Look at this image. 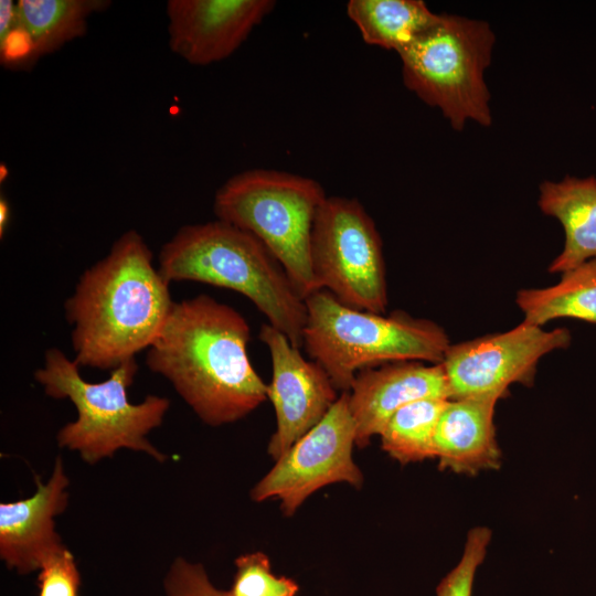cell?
Segmentation results:
<instances>
[{"label": "cell", "mask_w": 596, "mask_h": 596, "mask_svg": "<svg viewBox=\"0 0 596 596\" xmlns=\"http://www.w3.org/2000/svg\"><path fill=\"white\" fill-rule=\"evenodd\" d=\"M258 337L272 360L267 398L275 409L276 430L267 449L278 460L322 421L339 396L326 371L307 360L281 331L267 322L262 324Z\"/></svg>", "instance_id": "cell-11"}, {"label": "cell", "mask_w": 596, "mask_h": 596, "mask_svg": "<svg viewBox=\"0 0 596 596\" xmlns=\"http://www.w3.org/2000/svg\"><path fill=\"white\" fill-rule=\"evenodd\" d=\"M163 588L167 596H231L215 587L202 564L177 557L170 565Z\"/></svg>", "instance_id": "cell-23"}, {"label": "cell", "mask_w": 596, "mask_h": 596, "mask_svg": "<svg viewBox=\"0 0 596 596\" xmlns=\"http://www.w3.org/2000/svg\"><path fill=\"white\" fill-rule=\"evenodd\" d=\"M566 328L551 331L522 321L511 330L450 344L441 365L450 398H501L511 384L531 386L545 354L571 343Z\"/></svg>", "instance_id": "cell-10"}, {"label": "cell", "mask_w": 596, "mask_h": 596, "mask_svg": "<svg viewBox=\"0 0 596 596\" xmlns=\"http://www.w3.org/2000/svg\"><path fill=\"white\" fill-rule=\"evenodd\" d=\"M494 42L488 22L439 13L437 22L398 54L404 85L438 108L455 130L469 120L488 127L492 116L485 74Z\"/></svg>", "instance_id": "cell-7"}, {"label": "cell", "mask_w": 596, "mask_h": 596, "mask_svg": "<svg viewBox=\"0 0 596 596\" xmlns=\"http://www.w3.org/2000/svg\"><path fill=\"white\" fill-rule=\"evenodd\" d=\"M448 400L427 397L402 406L379 435L382 449L401 464L435 458V430Z\"/></svg>", "instance_id": "cell-20"}, {"label": "cell", "mask_w": 596, "mask_h": 596, "mask_svg": "<svg viewBox=\"0 0 596 596\" xmlns=\"http://www.w3.org/2000/svg\"><path fill=\"white\" fill-rule=\"evenodd\" d=\"M9 219V205L4 199L0 201V234L3 235V232L7 227Z\"/></svg>", "instance_id": "cell-26"}, {"label": "cell", "mask_w": 596, "mask_h": 596, "mask_svg": "<svg viewBox=\"0 0 596 596\" xmlns=\"http://www.w3.org/2000/svg\"><path fill=\"white\" fill-rule=\"evenodd\" d=\"M427 397L450 398L440 363L402 361L361 370L348 392L355 446H368L402 406Z\"/></svg>", "instance_id": "cell-14"}, {"label": "cell", "mask_w": 596, "mask_h": 596, "mask_svg": "<svg viewBox=\"0 0 596 596\" xmlns=\"http://www.w3.org/2000/svg\"><path fill=\"white\" fill-rule=\"evenodd\" d=\"M305 302L302 348L341 392L350 391L363 369L402 361L441 363L450 345L439 324L403 311L385 316L358 310L324 289L312 292Z\"/></svg>", "instance_id": "cell-4"}, {"label": "cell", "mask_w": 596, "mask_h": 596, "mask_svg": "<svg viewBox=\"0 0 596 596\" xmlns=\"http://www.w3.org/2000/svg\"><path fill=\"white\" fill-rule=\"evenodd\" d=\"M167 283L198 281L248 298L296 348H302L306 302L285 268L252 233L221 220L184 225L159 253Z\"/></svg>", "instance_id": "cell-3"}, {"label": "cell", "mask_w": 596, "mask_h": 596, "mask_svg": "<svg viewBox=\"0 0 596 596\" xmlns=\"http://www.w3.org/2000/svg\"><path fill=\"white\" fill-rule=\"evenodd\" d=\"M107 0H20L14 28L24 31L33 45L31 65L66 43L83 36L88 19L106 10Z\"/></svg>", "instance_id": "cell-17"}, {"label": "cell", "mask_w": 596, "mask_h": 596, "mask_svg": "<svg viewBox=\"0 0 596 596\" xmlns=\"http://www.w3.org/2000/svg\"><path fill=\"white\" fill-rule=\"evenodd\" d=\"M275 6L272 0H170L167 3L170 49L192 65L225 60Z\"/></svg>", "instance_id": "cell-12"}, {"label": "cell", "mask_w": 596, "mask_h": 596, "mask_svg": "<svg viewBox=\"0 0 596 596\" xmlns=\"http://www.w3.org/2000/svg\"><path fill=\"white\" fill-rule=\"evenodd\" d=\"M235 566L231 596H296L298 593L295 581L272 572L270 562L262 552L241 555Z\"/></svg>", "instance_id": "cell-21"}, {"label": "cell", "mask_w": 596, "mask_h": 596, "mask_svg": "<svg viewBox=\"0 0 596 596\" xmlns=\"http://www.w3.org/2000/svg\"><path fill=\"white\" fill-rule=\"evenodd\" d=\"M36 490L25 499L0 503V558L9 570L26 575L66 546L55 530V517L67 507L70 485L61 456L50 479L35 477Z\"/></svg>", "instance_id": "cell-13"}, {"label": "cell", "mask_w": 596, "mask_h": 596, "mask_svg": "<svg viewBox=\"0 0 596 596\" xmlns=\"http://www.w3.org/2000/svg\"><path fill=\"white\" fill-rule=\"evenodd\" d=\"M490 539L491 531L485 526L468 532L461 558L439 582L437 596H471L476 572L486 557Z\"/></svg>", "instance_id": "cell-22"}, {"label": "cell", "mask_w": 596, "mask_h": 596, "mask_svg": "<svg viewBox=\"0 0 596 596\" xmlns=\"http://www.w3.org/2000/svg\"><path fill=\"white\" fill-rule=\"evenodd\" d=\"M15 23V2L11 0L0 1V40H2Z\"/></svg>", "instance_id": "cell-25"}, {"label": "cell", "mask_w": 596, "mask_h": 596, "mask_svg": "<svg viewBox=\"0 0 596 596\" xmlns=\"http://www.w3.org/2000/svg\"><path fill=\"white\" fill-rule=\"evenodd\" d=\"M169 285L143 237L135 230L120 235L64 304L74 362L111 371L148 349L174 304Z\"/></svg>", "instance_id": "cell-2"}, {"label": "cell", "mask_w": 596, "mask_h": 596, "mask_svg": "<svg viewBox=\"0 0 596 596\" xmlns=\"http://www.w3.org/2000/svg\"><path fill=\"white\" fill-rule=\"evenodd\" d=\"M355 424L348 392H342L322 421L276 460L251 491L255 502L279 499L291 515L313 492L337 482L360 488L363 476L353 460Z\"/></svg>", "instance_id": "cell-9"}, {"label": "cell", "mask_w": 596, "mask_h": 596, "mask_svg": "<svg viewBox=\"0 0 596 596\" xmlns=\"http://www.w3.org/2000/svg\"><path fill=\"white\" fill-rule=\"evenodd\" d=\"M246 319L207 295L173 304L147 349L150 371L166 377L199 418L234 423L267 400V384L252 365Z\"/></svg>", "instance_id": "cell-1"}, {"label": "cell", "mask_w": 596, "mask_h": 596, "mask_svg": "<svg viewBox=\"0 0 596 596\" xmlns=\"http://www.w3.org/2000/svg\"><path fill=\"white\" fill-rule=\"evenodd\" d=\"M327 195L310 178L252 169L230 178L216 191L217 220L255 235L285 268L305 300L317 291L310 263L311 232Z\"/></svg>", "instance_id": "cell-6"}, {"label": "cell", "mask_w": 596, "mask_h": 596, "mask_svg": "<svg viewBox=\"0 0 596 596\" xmlns=\"http://www.w3.org/2000/svg\"><path fill=\"white\" fill-rule=\"evenodd\" d=\"M79 585V571L67 547L49 558L39 571V596H78Z\"/></svg>", "instance_id": "cell-24"}, {"label": "cell", "mask_w": 596, "mask_h": 596, "mask_svg": "<svg viewBox=\"0 0 596 596\" xmlns=\"http://www.w3.org/2000/svg\"><path fill=\"white\" fill-rule=\"evenodd\" d=\"M515 301L523 321L535 326L560 318L596 324V258L562 273L553 286L520 289Z\"/></svg>", "instance_id": "cell-19"}, {"label": "cell", "mask_w": 596, "mask_h": 596, "mask_svg": "<svg viewBox=\"0 0 596 596\" xmlns=\"http://www.w3.org/2000/svg\"><path fill=\"white\" fill-rule=\"evenodd\" d=\"M347 13L365 43L397 54L439 19L422 0H350Z\"/></svg>", "instance_id": "cell-18"}, {"label": "cell", "mask_w": 596, "mask_h": 596, "mask_svg": "<svg viewBox=\"0 0 596 596\" xmlns=\"http://www.w3.org/2000/svg\"><path fill=\"white\" fill-rule=\"evenodd\" d=\"M138 364L129 360L110 371L103 382L84 380L79 366L60 349L45 351L44 364L34 373L47 396L70 400L77 418L65 424L56 434L61 448L77 451L87 464L113 457L121 448L141 451L159 462L166 455L157 449L147 435L162 424L169 409L168 398L147 395L138 404L128 398Z\"/></svg>", "instance_id": "cell-5"}, {"label": "cell", "mask_w": 596, "mask_h": 596, "mask_svg": "<svg viewBox=\"0 0 596 596\" xmlns=\"http://www.w3.org/2000/svg\"><path fill=\"white\" fill-rule=\"evenodd\" d=\"M310 263L317 290L342 305L385 313L387 285L380 233L356 199L327 196L315 217Z\"/></svg>", "instance_id": "cell-8"}, {"label": "cell", "mask_w": 596, "mask_h": 596, "mask_svg": "<svg viewBox=\"0 0 596 596\" xmlns=\"http://www.w3.org/2000/svg\"><path fill=\"white\" fill-rule=\"evenodd\" d=\"M498 398L471 396L449 398L438 418L434 455L441 469L477 473L500 465L494 408Z\"/></svg>", "instance_id": "cell-15"}, {"label": "cell", "mask_w": 596, "mask_h": 596, "mask_svg": "<svg viewBox=\"0 0 596 596\" xmlns=\"http://www.w3.org/2000/svg\"><path fill=\"white\" fill-rule=\"evenodd\" d=\"M538 205L563 226V251L549 266L550 273H565L596 258V178L563 180L540 184Z\"/></svg>", "instance_id": "cell-16"}]
</instances>
